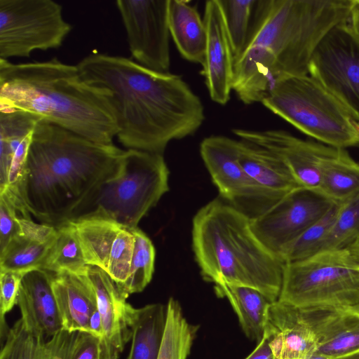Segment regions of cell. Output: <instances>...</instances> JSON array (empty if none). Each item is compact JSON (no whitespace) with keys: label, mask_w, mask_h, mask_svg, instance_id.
I'll return each mask as SVG.
<instances>
[{"label":"cell","mask_w":359,"mask_h":359,"mask_svg":"<svg viewBox=\"0 0 359 359\" xmlns=\"http://www.w3.org/2000/svg\"><path fill=\"white\" fill-rule=\"evenodd\" d=\"M359 238V194L341 203L320 252L349 248Z\"/></svg>","instance_id":"33"},{"label":"cell","mask_w":359,"mask_h":359,"mask_svg":"<svg viewBox=\"0 0 359 359\" xmlns=\"http://www.w3.org/2000/svg\"><path fill=\"white\" fill-rule=\"evenodd\" d=\"M274 359H306L316 353V337L299 309L278 300L272 302L264 334Z\"/></svg>","instance_id":"18"},{"label":"cell","mask_w":359,"mask_h":359,"mask_svg":"<svg viewBox=\"0 0 359 359\" xmlns=\"http://www.w3.org/2000/svg\"><path fill=\"white\" fill-rule=\"evenodd\" d=\"M318 192L336 203L359 194V163L344 149L333 148L321 161Z\"/></svg>","instance_id":"24"},{"label":"cell","mask_w":359,"mask_h":359,"mask_svg":"<svg viewBox=\"0 0 359 359\" xmlns=\"http://www.w3.org/2000/svg\"><path fill=\"white\" fill-rule=\"evenodd\" d=\"M168 24L170 36L181 55L202 65L207 43L203 18L190 1L170 0Z\"/></svg>","instance_id":"21"},{"label":"cell","mask_w":359,"mask_h":359,"mask_svg":"<svg viewBox=\"0 0 359 359\" xmlns=\"http://www.w3.org/2000/svg\"><path fill=\"white\" fill-rule=\"evenodd\" d=\"M53 273L42 269L23 276L18 295L21 319L38 339L48 340L63 330L52 287Z\"/></svg>","instance_id":"16"},{"label":"cell","mask_w":359,"mask_h":359,"mask_svg":"<svg viewBox=\"0 0 359 359\" xmlns=\"http://www.w3.org/2000/svg\"><path fill=\"white\" fill-rule=\"evenodd\" d=\"M309 74L359 123V39L348 23L335 26L323 38L312 57Z\"/></svg>","instance_id":"11"},{"label":"cell","mask_w":359,"mask_h":359,"mask_svg":"<svg viewBox=\"0 0 359 359\" xmlns=\"http://www.w3.org/2000/svg\"><path fill=\"white\" fill-rule=\"evenodd\" d=\"M191 236L205 280L251 287L271 303L278 299L284 264L259 241L244 214L217 197L194 215Z\"/></svg>","instance_id":"5"},{"label":"cell","mask_w":359,"mask_h":359,"mask_svg":"<svg viewBox=\"0 0 359 359\" xmlns=\"http://www.w3.org/2000/svg\"><path fill=\"white\" fill-rule=\"evenodd\" d=\"M234 61L242 54L252 30L257 0H218Z\"/></svg>","instance_id":"30"},{"label":"cell","mask_w":359,"mask_h":359,"mask_svg":"<svg viewBox=\"0 0 359 359\" xmlns=\"http://www.w3.org/2000/svg\"><path fill=\"white\" fill-rule=\"evenodd\" d=\"M245 359H274L269 340L265 334L257 347Z\"/></svg>","instance_id":"40"},{"label":"cell","mask_w":359,"mask_h":359,"mask_svg":"<svg viewBox=\"0 0 359 359\" xmlns=\"http://www.w3.org/2000/svg\"><path fill=\"white\" fill-rule=\"evenodd\" d=\"M167 304V321L158 359H187L198 326L185 318L179 302L170 297Z\"/></svg>","instance_id":"27"},{"label":"cell","mask_w":359,"mask_h":359,"mask_svg":"<svg viewBox=\"0 0 359 359\" xmlns=\"http://www.w3.org/2000/svg\"><path fill=\"white\" fill-rule=\"evenodd\" d=\"M342 203H336L318 221L290 243L279 255L283 263L306 259L320 252L323 243L332 229Z\"/></svg>","instance_id":"31"},{"label":"cell","mask_w":359,"mask_h":359,"mask_svg":"<svg viewBox=\"0 0 359 359\" xmlns=\"http://www.w3.org/2000/svg\"><path fill=\"white\" fill-rule=\"evenodd\" d=\"M84 273L95 290L102 323L100 359H118L132 337L128 297L103 269L86 265Z\"/></svg>","instance_id":"15"},{"label":"cell","mask_w":359,"mask_h":359,"mask_svg":"<svg viewBox=\"0 0 359 359\" xmlns=\"http://www.w3.org/2000/svg\"><path fill=\"white\" fill-rule=\"evenodd\" d=\"M134 243L135 238L132 229L124 226L118 233L109 255L106 272L121 291L129 276Z\"/></svg>","instance_id":"34"},{"label":"cell","mask_w":359,"mask_h":359,"mask_svg":"<svg viewBox=\"0 0 359 359\" xmlns=\"http://www.w3.org/2000/svg\"><path fill=\"white\" fill-rule=\"evenodd\" d=\"M336 202L320 192L297 188L262 215L250 219L259 241L278 258L281 252L322 218Z\"/></svg>","instance_id":"13"},{"label":"cell","mask_w":359,"mask_h":359,"mask_svg":"<svg viewBox=\"0 0 359 359\" xmlns=\"http://www.w3.org/2000/svg\"><path fill=\"white\" fill-rule=\"evenodd\" d=\"M76 67L86 82L107 93L116 137L128 149L163 154L171 141L193 135L205 119L200 97L180 75L102 53Z\"/></svg>","instance_id":"1"},{"label":"cell","mask_w":359,"mask_h":359,"mask_svg":"<svg viewBox=\"0 0 359 359\" xmlns=\"http://www.w3.org/2000/svg\"><path fill=\"white\" fill-rule=\"evenodd\" d=\"M72 29L52 0H0V60L60 47Z\"/></svg>","instance_id":"9"},{"label":"cell","mask_w":359,"mask_h":359,"mask_svg":"<svg viewBox=\"0 0 359 359\" xmlns=\"http://www.w3.org/2000/svg\"><path fill=\"white\" fill-rule=\"evenodd\" d=\"M348 22L351 30L359 39V0H353Z\"/></svg>","instance_id":"42"},{"label":"cell","mask_w":359,"mask_h":359,"mask_svg":"<svg viewBox=\"0 0 359 359\" xmlns=\"http://www.w3.org/2000/svg\"><path fill=\"white\" fill-rule=\"evenodd\" d=\"M26 273L0 271L1 338L7 335L9 327L5 320L6 314L17 304L20 283Z\"/></svg>","instance_id":"38"},{"label":"cell","mask_w":359,"mask_h":359,"mask_svg":"<svg viewBox=\"0 0 359 359\" xmlns=\"http://www.w3.org/2000/svg\"><path fill=\"white\" fill-rule=\"evenodd\" d=\"M100 339L87 332H81L73 359H100Z\"/></svg>","instance_id":"39"},{"label":"cell","mask_w":359,"mask_h":359,"mask_svg":"<svg viewBox=\"0 0 359 359\" xmlns=\"http://www.w3.org/2000/svg\"><path fill=\"white\" fill-rule=\"evenodd\" d=\"M169 173L163 154L125 150L118 175L101 186L79 218L100 216L138 227L168 191Z\"/></svg>","instance_id":"8"},{"label":"cell","mask_w":359,"mask_h":359,"mask_svg":"<svg viewBox=\"0 0 359 359\" xmlns=\"http://www.w3.org/2000/svg\"><path fill=\"white\" fill-rule=\"evenodd\" d=\"M170 0H118L130 51L135 62L167 73L170 66L168 7Z\"/></svg>","instance_id":"12"},{"label":"cell","mask_w":359,"mask_h":359,"mask_svg":"<svg viewBox=\"0 0 359 359\" xmlns=\"http://www.w3.org/2000/svg\"><path fill=\"white\" fill-rule=\"evenodd\" d=\"M0 109L32 113L89 140L114 144L116 126L107 93L76 65L57 58L14 64L0 60Z\"/></svg>","instance_id":"3"},{"label":"cell","mask_w":359,"mask_h":359,"mask_svg":"<svg viewBox=\"0 0 359 359\" xmlns=\"http://www.w3.org/2000/svg\"><path fill=\"white\" fill-rule=\"evenodd\" d=\"M299 309H348L359 303V259L348 249L284 264L278 299Z\"/></svg>","instance_id":"7"},{"label":"cell","mask_w":359,"mask_h":359,"mask_svg":"<svg viewBox=\"0 0 359 359\" xmlns=\"http://www.w3.org/2000/svg\"><path fill=\"white\" fill-rule=\"evenodd\" d=\"M203 18L207 43L201 74L211 100L224 105L233 90L234 57L218 0L205 2Z\"/></svg>","instance_id":"14"},{"label":"cell","mask_w":359,"mask_h":359,"mask_svg":"<svg viewBox=\"0 0 359 359\" xmlns=\"http://www.w3.org/2000/svg\"><path fill=\"white\" fill-rule=\"evenodd\" d=\"M38 339L20 318L9 329L0 359H36Z\"/></svg>","instance_id":"36"},{"label":"cell","mask_w":359,"mask_h":359,"mask_svg":"<svg viewBox=\"0 0 359 359\" xmlns=\"http://www.w3.org/2000/svg\"><path fill=\"white\" fill-rule=\"evenodd\" d=\"M335 359H359V351Z\"/></svg>","instance_id":"44"},{"label":"cell","mask_w":359,"mask_h":359,"mask_svg":"<svg viewBox=\"0 0 359 359\" xmlns=\"http://www.w3.org/2000/svg\"><path fill=\"white\" fill-rule=\"evenodd\" d=\"M238 140L212 135L203 140L200 154L219 197L249 219H255L283 197L272 194L246 172L238 159Z\"/></svg>","instance_id":"10"},{"label":"cell","mask_w":359,"mask_h":359,"mask_svg":"<svg viewBox=\"0 0 359 359\" xmlns=\"http://www.w3.org/2000/svg\"><path fill=\"white\" fill-rule=\"evenodd\" d=\"M124 152L39 119L21 180L6 187L30 215L56 227L81 215L101 186L118 175Z\"/></svg>","instance_id":"2"},{"label":"cell","mask_w":359,"mask_h":359,"mask_svg":"<svg viewBox=\"0 0 359 359\" xmlns=\"http://www.w3.org/2000/svg\"><path fill=\"white\" fill-rule=\"evenodd\" d=\"M299 310L316 337V353L335 359L359 351V315L347 309Z\"/></svg>","instance_id":"17"},{"label":"cell","mask_w":359,"mask_h":359,"mask_svg":"<svg viewBox=\"0 0 359 359\" xmlns=\"http://www.w3.org/2000/svg\"><path fill=\"white\" fill-rule=\"evenodd\" d=\"M347 309L349 310L350 311H352V312L359 315V303L355 306H353Z\"/></svg>","instance_id":"46"},{"label":"cell","mask_w":359,"mask_h":359,"mask_svg":"<svg viewBox=\"0 0 359 359\" xmlns=\"http://www.w3.org/2000/svg\"><path fill=\"white\" fill-rule=\"evenodd\" d=\"M353 0H257L242 72L272 87L286 76L306 75L312 57L335 26L348 23Z\"/></svg>","instance_id":"4"},{"label":"cell","mask_w":359,"mask_h":359,"mask_svg":"<svg viewBox=\"0 0 359 359\" xmlns=\"http://www.w3.org/2000/svg\"><path fill=\"white\" fill-rule=\"evenodd\" d=\"M70 222L75 228L86 264L107 271L112 245L124 226L113 219L94 215Z\"/></svg>","instance_id":"25"},{"label":"cell","mask_w":359,"mask_h":359,"mask_svg":"<svg viewBox=\"0 0 359 359\" xmlns=\"http://www.w3.org/2000/svg\"><path fill=\"white\" fill-rule=\"evenodd\" d=\"M134 251L127 281L121 292L130 294L144 290L152 279L154 271L155 248L150 238L138 227L132 229Z\"/></svg>","instance_id":"32"},{"label":"cell","mask_w":359,"mask_h":359,"mask_svg":"<svg viewBox=\"0 0 359 359\" xmlns=\"http://www.w3.org/2000/svg\"><path fill=\"white\" fill-rule=\"evenodd\" d=\"M80 334L62 330L48 340L38 338L36 359H73Z\"/></svg>","instance_id":"37"},{"label":"cell","mask_w":359,"mask_h":359,"mask_svg":"<svg viewBox=\"0 0 359 359\" xmlns=\"http://www.w3.org/2000/svg\"><path fill=\"white\" fill-rule=\"evenodd\" d=\"M39 119L28 111L0 109V189L7 186L8 170L14 155L29 148Z\"/></svg>","instance_id":"26"},{"label":"cell","mask_w":359,"mask_h":359,"mask_svg":"<svg viewBox=\"0 0 359 359\" xmlns=\"http://www.w3.org/2000/svg\"><path fill=\"white\" fill-rule=\"evenodd\" d=\"M261 103L299 130L327 146L344 149L359 147V123L310 75L279 79Z\"/></svg>","instance_id":"6"},{"label":"cell","mask_w":359,"mask_h":359,"mask_svg":"<svg viewBox=\"0 0 359 359\" xmlns=\"http://www.w3.org/2000/svg\"><path fill=\"white\" fill-rule=\"evenodd\" d=\"M306 359H330V358H327V357H325V356H324L323 355L314 353L313 354L310 355Z\"/></svg>","instance_id":"45"},{"label":"cell","mask_w":359,"mask_h":359,"mask_svg":"<svg viewBox=\"0 0 359 359\" xmlns=\"http://www.w3.org/2000/svg\"><path fill=\"white\" fill-rule=\"evenodd\" d=\"M56 228V237L41 269L52 273L81 272L87 264L74 225L69 222Z\"/></svg>","instance_id":"28"},{"label":"cell","mask_w":359,"mask_h":359,"mask_svg":"<svg viewBox=\"0 0 359 359\" xmlns=\"http://www.w3.org/2000/svg\"><path fill=\"white\" fill-rule=\"evenodd\" d=\"M238 159L246 172L268 191L285 196L302 187L286 164L270 151L238 140Z\"/></svg>","instance_id":"20"},{"label":"cell","mask_w":359,"mask_h":359,"mask_svg":"<svg viewBox=\"0 0 359 359\" xmlns=\"http://www.w3.org/2000/svg\"><path fill=\"white\" fill-rule=\"evenodd\" d=\"M217 294L226 297L246 337L257 344L264 334L271 302L255 288L229 283L215 285Z\"/></svg>","instance_id":"23"},{"label":"cell","mask_w":359,"mask_h":359,"mask_svg":"<svg viewBox=\"0 0 359 359\" xmlns=\"http://www.w3.org/2000/svg\"><path fill=\"white\" fill-rule=\"evenodd\" d=\"M131 346L126 359H158L167 321V304L129 308Z\"/></svg>","instance_id":"22"},{"label":"cell","mask_w":359,"mask_h":359,"mask_svg":"<svg viewBox=\"0 0 359 359\" xmlns=\"http://www.w3.org/2000/svg\"><path fill=\"white\" fill-rule=\"evenodd\" d=\"M53 243H42L19 233L0 251V271L27 273L41 269Z\"/></svg>","instance_id":"29"},{"label":"cell","mask_w":359,"mask_h":359,"mask_svg":"<svg viewBox=\"0 0 359 359\" xmlns=\"http://www.w3.org/2000/svg\"><path fill=\"white\" fill-rule=\"evenodd\" d=\"M88 333L100 338H102L103 334L102 323L98 307L95 309L88 320Z\"/></svg>","instance_id":"41"},{"label":"cell","mask_w":359,"mask_h":359,"mask_svg":"<svg viewBox=\"0 0 359 359\" xmlns=\"http://www.w3.org/2000/svg\"><path fill=\"white\" fill-rule=\"evenodd\" d=\"M348 249L359 259V238Z\"/></svg>","instance_id":"43"},{"label":"cell","mask_w":359,"mask_h":359,"mask_svg":"<svg viewBox=\"0 0 359 359\" xmlns=\"http://www.w3.org/2000/svg\"><path fill=\"white\" fill-rule=\"evenodd\" d=\"M85 269V268H84ZM53 273L52 287L63 330L88 333V320L97 308L95 290L84 273Z\"/></svg>","instance_id":"19"},{"label":"cell","mask_w":359,"mask_h":359,"mask_svg":"<svg viewBox=\"0 0 359 359\" xmlns=\"http://www.w3.org/2000/svg\"><path fill=\"white\" fill-rule=\"evenodd\" d=\"M20 217L32 219L20 198L8 187L0 190V251L20 233Z\"/></svg>","instance_id":"35"}]
</instances>
